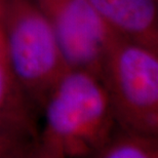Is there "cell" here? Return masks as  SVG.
Listing matches in <instances>:
<instances>
[{
    "label": "cell",
    "instance_id": "cell-1",
    "mask_svg": "<svg viewBox=\"0 0 158 158\" xmlns=\"http://www.w3.org/2000/svg\"><path fill=\"white\" fill-rule=\"evenodd\" d=\"M42 108L45 119L36 140L40 158H96L118 126L102 80L82 69H69Z\"/></svg>",
    "mask_w": 158,
    "mask_h": 158
},
{
    "label": "cell",
    "instance_id": "cell-2",
    "mask_svg": "<svg viewBox=\"0 0 158 158\" xmlns=\"http://www.w3.org/2000/svg\"><path fill=\"white\" fill-rule=\"evenodd\" d=\"M4 41L15 78L30 101L42 107L70 67L52 27L34 0H7Z\"/></svg>",
    "mask_w": 158,
    "mask_h": 158
},
{
    "label": "cell",
    "instance_id": "cell-3",
    "mask_svg": "<svg viewBox=\"0 0 158 158\" xmlns=\"http://www.w3.org/2000/svg\"><path fill=\"white\" fill-rule=\"evenodd\" d=\"M100 78L118 127L158 135V52L114 34Z\"/></svg>",
    "mask_w": 158,
    "mask_h": 158
},
{
    "label": "cell",
    "instance_id": "cell-4",
    "mask_svg": "<svg viewBox=\"0 0 158 158\" xmlns=\"http://www.w3.org/2000/svg\"><path fill=\"white\" fill-rule=\"evenodd\" d=\"M34 1L52 27L69 67L89 71L100 78L104 55L114 34L89 0Z\"/></svg>",
    "mask_w": 158,
    "mask_h": 158
},
{
    "label": "cell",
    "instance_id": "cell-5",
    "mask_svg": "<svg viewBox=\"0 0 158 158\" xmlns=\"http://www.w3.org/2000/svg\"><path fill=\"white\" fill-rule=\"evenodd\" d=\"M116 36L158 52V0H89Z\"/></svg>",
    "mask_w": 158,
    "mask_h": 158
},
{
    "label": "cell",
    "instance_id": "cell-6",
    "mask_svg": "<svg viewBox=\"0 0 158 158\" xmlns=\"http://www.w3.org/2000/svg\"><path fill=\"white\" fill-rule=\"evenodd\" d=\"M30 99L22 89L9 67L5 49L0 50V127L32 135L38 131L31 115Z\"/></svg>",
    "mask_w": 158,
    "mask_h": 158
},
{
    "label": "cell",
    "instance_id": "cell-7",
    "mask_svg": "<svg viewBox=\"0 0 158 158\" xmlns=\"http://www.w3.org/2000/svg\"><path fill=\"white\" fill-rule=\"evenodd\" d=\"M158 135L117 126L96 158H157Z\"/></svg>",
    "mask_w": 158,
    "mask_h": 158
},
{
    "label": "cell",
    "instance_id": "cell-8",
    "mask_svg": "<svg viewBox=\"0 0 158 158\" xmlns=\"http://www.w3.org/2000/svg\"><path fill=\"white\" fill-rule=\"evenodd\" d=\"M37 157L36 139L25 132L0 127V158Z\"/></svg>",
    "mask_w": 158,
    "mask_h": 158
},
{
    "label": "cell",
    "instance_id": "cell-9",
    "mask_svg": "<svg viewBox=\"0 0 158 158\" xmlns=\"http://www.w3.org/2000/svg\"><path fill=\"white\" fill-rule=\"evenodd\" d=\"M7 0H0V50L5 49L4 41V20Z\"/></svg>",
    "mask_w": 158,
    "mask_h": 158
}]
</instances>
